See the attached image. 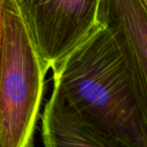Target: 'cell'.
<instances>
[{"instance_id": "6da1fadb", "label": "cell", "mask_w": 147, "mask_h": 147, "mask_svg": "<svg viewBox=\"0 0 147 147\" xmlns=\"http://www.w3.org/2000/svg\"><path fill=\"white\" fill-rule=\"evenodd\" d=\"M51 69L53 91L100 135L107 147H147V97L103 27Z\"/></svg>"}, {"instance_id": "ba28073f", "label": "cell", "mask_w": 147, "mask_h": 147, "mask_svg": "<svg viewBox=\"0 0 147 147\" xmlns=\"http://www.w3.org/2000/svg\"><path fill=\"white\" fill-rule=\"evenodd\" d=\"M144 1H146V2H147V0H144Z\"/></svg>"}, {"instance_id": "5b68a950", "label": "cell", "mask_w": 147, "mask_h": 147, "mask_svg": "<svg viewBox=\"0 0 147 147\" xmlns=\"http://www.w3.org/2000/svg\"><path fill=\"white\" fill-rule=\"evenodd\" d=\"M42 139L47 147H107L100 135L55 91L42 114Z\"/></svg>"}, {"instance_id": "8992f818", "label": "cell", "mask_w": 147, "mask_h": 147, "mask_svg": "<svg viewBox=\"0 0 147 147\" xmlns=\"http://www.w3.org/2000/svg\"><path fill=\"white\" fill-rule=\"evenodd\" d=\"M3 38V0H0V53Z\"/></svg>"}, {"instance_id": "3957f363", "label": "cell", "mask_w": 147, "mask_h": 147, "mask_svg": "<svg viewBox=\"0 0 147 147\" xmlns=\"http://www.w3.org/2000/svg\"><path fill=\"white\" fill-rule=\"evenodd\" d=\"M31 40L51 69L90 36L99 0H14Z\"/></svg>"}, {"instance_id": "277c9868", "label": "cell", "mask_w": 147, "mask_h": 147, "mask_svg": "<svg viewBox=\"0 0 147 147\" xmlns=\"http://www.w3.org/2000/svg\"><path fill=\"white\" fill-rule=\"evenodd\" d=\"M97 22L112 37L140 92L147 97V2L99 0Z\"/></svg>"}, {"instance_id": "52a82bcc", "label": "cell", "mask_w": 147, "mask_h": 147, "mask_svg": "<svg viewBox=\"0 0 147 147\" xmlns=\"http://www.w3.org/2000/svg\"><path fill=\"white\" fill-rule=\"evenodd\" d=\"M0 147H1V129H0Z\"/></svg>"}, {"instance_id": "7a4b0ae2", "label": "cell", "mask_w": 147, "mask_h": 147, "mask_svg": "<svg viewBox=\"0 0 147 147\" xmlns=\"http://www.w3.org/2000/svg\"><path fill=\"white\" fill-rule=\"evenodd\" d=\"M47 71L15 1L3 0L0 53L1 147L33 146Z\"/></svg>"}]
</instances>
